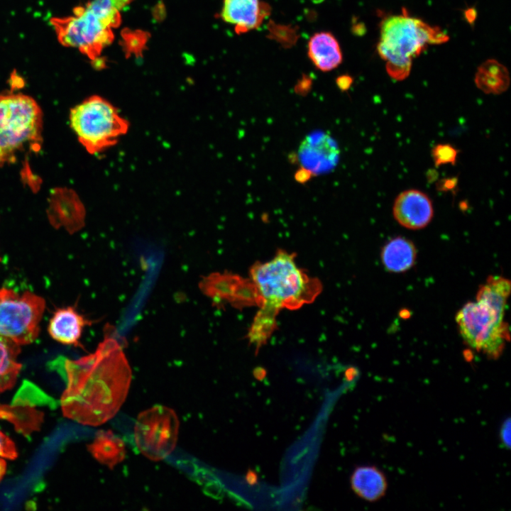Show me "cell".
Instances as JSON below:
<instances>
[{
	"mask_svg": "<svg viewBox=\"0 0 511 511\" xmlns=\"http://www.w3.org/2000/svg\"><path fill=\"white\" fill-rule=\"evenodd\" d=\"M20 346L0 335V394L11 388L22 365L18 362Z\"/></svg>",
	"mask_w": 511,
	"mask_h": 511,
	"instance_id": "20",
	"label": "cell"
},
{
	"mask_svg": "<svg viewBox=\"0 0 511 511\" xmlns=\"http://www.w3.org/2000/svg\"><path fill=\"white\" fill-rule=\"evenodd\" d=\"M311 1L314 3H320V2L323 1L324 0H311Z\"/></svg>",
	"mask_w": 511,
	"mask_h": 511,
	"instance_id": "29",
	"label": "cell"
},
{
	"mask_svg": "<svg viewBox=\"0 0 511 511\" xmlns=\"http://www.w3.org/2000/svg\"><path fill=\"white\" fill-rule=\"evenodd\" d=\"M250 275L260 309L248 338L258 353L276 328L280 309H296L313 302L322 291V285L297 266L293 254L284 251H279L268 262L255 263Z\"/></svg>",
	"mask_w": 511,
	"mask_h": 511,
	"instance_id": "2",
	"label": "cell"
},
{
	"mask_svg": "<svg viewBox=\"0 0 511 511\" xmlns=\"http://www.w3.org/2000/svg\"><path fill=\"white\" fill-rule=\"evenodd\" d=\"M505 314V309L476 300L461 307L455 320L461 337L468 346L488 358L497 359L510 340Z\"/></svg>",
	"mask_w": 511,
	"mask_h": 511,
	"instance_id": "7",
	"label": "cell"
},
{
	"mask_svg": "<svg viewBox=\"0 0 511 511\" xmlns=\"http://www.w3.org/2000/svg\"><path fill=\"white\" fill-rule=\"evenodd\" d=\"M74 307L58 309L50 320L48 331L55 341L64 344L81 346L79 340L84 327L89 324Z\"/></svg>",
	"mask_w": 511,
	"mask_h": 511,
	"instance_id": "14",
	"label": "cell"
},
{
	"mask_svg": "<svg viewBox=\"0 0 511 511\" xmlns=\"http://www.w3.org/2000/svg\"><path fill=\"white\" fill-rule=\"evenodd\" d=\"M350 485L361 499L376 502L386 495L388 482L385 473L378 467L363 465L353 470L350 477Z\"/></svg>",
	"mask_w": 511,
	"mask_h": 511,
	"instance_id": "13",
	"label": "cell"
},
{
	"mask_svg": "<svg viewBox=\"0 0 511 511\" xmlns=\"http://www.w3.org/2000/svg\"><path fill=\"white\" fill-rule=\"evenodd\" d=\"M352 78L348 75H341L336 79V84L342 91L347 90L351 85Z\"/></svg>",
	"mask_w": 511,
	"mask_h": 511,
	"instance_id": "24",
	"label": "cell"
},
{
	"mask_svg": "<svg viewBox=\"0 0 511 511\" xmlns=\"http://www.w3.org/2000/svg\"><path fill=\"white\" fill-rule=\"evenodd\" d=\"M253 375L256 379L262 380L265 376V371L264 370H255Z\"/></svg>",
	"mask_w": 511,
	"mask_h": 511,
	"instance_id": "28",
	"label": "cell"
},
{
	"mask_svg": "<svg viewBox=\"0 0 511 511\" xmlns=\"http://www.w3.org/2000/svg\"><path fill=\"white\" fill-rule=\"evenodd\" d=\"M67 387L61 397L64 415L99 426L113 418L124 402L131 369L119 343L106 336L93 353L65 360Z\"/></svg>",
	"mask_w": 511,
	"mask_h": 511,
	"instance_id": "1",
	"label": "cell"
},
{
	"mask_svg": "<svg viewBox=\"0 0 511 511\" xmlns=\"http://www.w3.org/2000/svg\"><path fill=\"white\" fill-rule=\"evenodd\" d=\"M243 279L229 273H213L199 282L202 292L214 302L227 301L233 304L239 298Z\"/></svg>",
	"mask_w": 511,
	"mask_h": 511,
	"instance_id": "17",
	"label": "cell"
},
{
	"mask_svg": "<svg viewBox=\"0 0 511 511\" xmlns=\"http://www.w3.org/2000/svg\"><path fill=\"white\" fill-rule=\"evenodd\" d=\"M307 55L314 66L323 72L331 71L342 62V53L334 35L326 31L314 33L307 45Z\"/></svg>",
	"mask_w": 511,
	"mask_h": 511,
	"instance_id": "15",
	"label": "cell"
},
{
	"mask_svg": "<svg viewBox=\"0 0 511 511\" xmlns=\"http://www.w3.org/2000/svg\"><path fill=\"white\" fill-rule=\"evenodd\" d=\"M221 18L234 26L237 34L258 28L270 13V6L260 0H223Z\"/></svg>",
	"mask_w": 511,
	"mask_h": 511,
	"instance_id": "12",
	"label": "cell"
},
{
	"mask_svg": "<svg viewBox=\"0 0 511 511\" xmlns=\"http://www.w3.org/2000/svg\"><path fill=\"white\" fill-rule=\"evenodd\" d=\"M120 6L115 0H92L73 13L50 20L61 45L78 49L95 60L113 39L111 28L119 23Z\"/></svg>",
	"mask_w": 511,
	"mask_h": 511,
	"instance_id": "3",
	"label": "cell"
},
{
	"mask_svg": "<svg viewBox=\"0 0 511 511\" xmlns=\"http://www.w3.org/2000/svg\"><path fill=\"white\" fill-rule=\"evenodd\" d=\"M16 393L11 405H0V419L11 422L16 430L25 436L40 429L44 413L35 406L44 403L47 397L43 391L30 382H26Z\"/></svg>",
	"mask_w": 511,
	"mask_h": 511,
	"instance_id": "10",
	"label": "cell"
},
{
	"mask_svg": "<svg viewBox=\"0 0 511 511\" xmlns=\"http://www.w3.org/2000/svg\"><path fill=\"white\" fill-rule=\"evenodd\" d=\"M45 300L33 292L0 289V335L21 346L38 337Z\"/></svg>",
	"mask_w": 511,
	"mask_h": 511,
	"instance_id": "8",
	"label": "cell"
},
{
	"mask_svg": "<svg viewBox=\"0 0 511 511\" xmlns=\"http://www.w3.org/2000/svg\"><path fill=\"white\" fill-rule=\"evenodd\" d=\"M43 112L31 97L8 92L0 94V167L16 162L26 148L40 145Z\"/></svg>",
	"mask_w": 511,
	"mask_h": 511,
	"instance_id": "5",
	"label": "cell"
},
{
	"mask_svg": "<svg viewBox=\"0 0 511 511\" xmlns=\"http://www.w3.org/2000/svg\"><path fill=\"white\" fill-rule=\"evenodd\" d=\"M417 256V248L411 240L404 236H396L383 246L380 260L388 272L401 273L414 266Z\"/></svg>",
	"mask_w": 511,
	"mask_h": 511,
	"instance_id": "16",
	"label": "cell"
},
{
	"mask_svg": "<svg viewBox=\"0 0 511 511\" xmlns=\"http://www.w3.org/2000/svg\"><path fill=\"white\" fill-rule=\"evenodd\" d=\"M17 456L18 454L14 443L0 431V456L9 459H15Z\"/></svg>",
	"mask_w": 511,
	"mask_h": 511,
	"instance_id": "22",
	"label": "cell"
},
{
	"mask_svg": "<svg viewBox=\"0 0 511 511\" xmlns=\"http://www.w3.org/2000/svg\"><path fill=\"white\" fill-rule=\"evenodd\" d=\"M510 436H511V424L510 419H505L500 428L499 437L501 444L504 448L509 449L510 448Z\"/></svg>",
	"mask_w": 511,
	"mask_h": 511,
	"instance_id": "23",
	"label": "cell"
},
{
	"mask_svg": "<svg viewBox=\"0 0 511 511\" xmlns=\"http://www.w3.org/2000/svg\"><path fill=\"white\" fill-rule=\"evenodd\" d=\"M246 480L250 485H255L258 482V476L254 471L249 470L246 475Z\"/></svg>",
	"mask_w": 511,
	"mask_h": 511,
	"instance_id": "26",
	"label": "cell"
},
{
	"mask_svg": "<svg viewBox=\"0 0 511 511\" xmlns=\"http://www.w3.org/2000/svg\"><path fill=\"white\" fill-rule=\"evenodd\" d=\"M88 449L98 461L111 468L122 461L126 455L123 441L110 431L99 433Z\"/></svg>",
	"mask_w": 511,
	"mask_h": 511,
	"instance_id": "19",
	"label": "cell"
},
{
	"mask_svg": "<svg viewBox=\"0 0 511 511\" xmlns=\"http://www.w3.org/2000/svg\"><path fill=\"white\" fill-rule=\"evenodd\" d=\"M458 150L449 143H438L432 150V157L436 167L455 165Z\"/></svg>",
	"mask_w": 511,
	"mask_h": 511,
	"instance_id": "21",
	"label": "cell"
},
{
	"mask_svg": "<svg viewBox=\"0 0 511 511\" xmlns=\"http://www.w3.org/2000/svg\"><path fill=\"white\" fill-rule=\"evenodd\" d=\"M312 175V172L306 168L302 167L295 174V180L299 182H307Z\"/></svg>",
	"mask_w": 511,
	"mask_h": 511,
	"instance_id": "25",
	"label": "cell"
},
{
	"mask_svg": "<svg viewBox=\"0 0 511 511\" xmlns=\"http://www.w3.org/2000/svg\"><path fill=\"white\" fill-rule=\"evenodd\" d=\"M70 124L79 142L90 154L116 145L128 131L129 123L106 99L94 95L73 107Z\"/></svg>",
	"mask_w": 511,
	"mask_h": 511,
	"instance_id": "6",
	"label": "cell"
},
{
	"mask_svg": "<svg viewBox=\"0 0 511 511\" xmlns=\"http://www.w3.org/2000/svg\"><path fill=\"white\" fill-rule=\"evenodd\" d=\"M392 215L402 226L410 230L425 228L434 216V207L430 197L417 189L400 192L392 206Z\"/></svg>",
	"mask_w": 511,
	"mask_h": 511,
	"instance_id": "11",
	"label": "cell"
},
{
	"mask_svg": "<svg viewBox=\"0 0 511 511\" xmlns=\"http://www.w3.org/2000/svg\"><path fill=\"white\" fill-rule=\"evenodd\" d=\"M179 421L175 412L157 405L140 414L134 427L138 450L149 459L160 461L174 450L178 435Z\"/></svg>",
	"mask_w": 511,
	"mask_h": 511,
	"instance_id": "9",
	"label": "cell"
},
{
	"mask_svg": "<svg viewBox=\"0 0 511 511\" xmlns=\"http://www.w3.org/2000/svg\"><path fill=\"white\" fill-rule=\"evenodd\" d=\"M449 37L439 28L409 16H391L380 26L378 52L386 62L389 76L397 81L408 77L412 59L428 45L440 44Z\"/></svg>",
	"mask_w": 511,
	"mask_h": 511,
	"instance_id": "4",
	"label": "cell"
},
{
	"mask_svg": "<svg viewBox=\"0 0 511 511\" xmlns=\"http://www.w3.org/2000/svg\"><path fill=\"white\" fill-rule=\"evenodd\" d=\"M475 83L485 94H500L508 89L510 77L503 65L495 60H488L478 67Z\"/></svg>",
	"mask_w": 511,
	"mask_h": 511,
	"instance_id": "18",
	"label": "cell"
},
{
	"mask_svg": "<svg viewBox=\"0 0 511 511\" xmlns=\"http://www.w3.org/2000/svg\"><path fill=\"white\" fill-rule=\"evenodd\" d=\"M6 461L0 458V481L3 478L4 476L6 473Z\"/></svg>",
	"mask_w": 511,
	"mask_h": 511,
	"instance_id": "27",
	"label": "cell"
}]
</instances>
